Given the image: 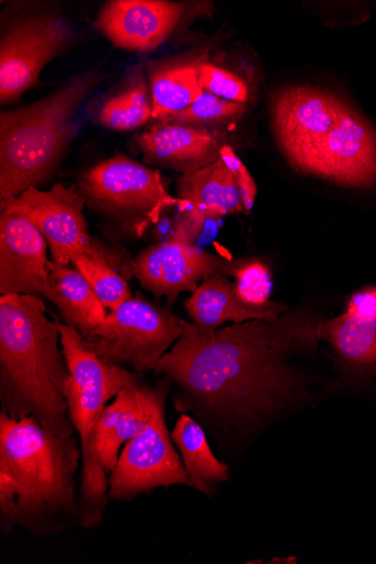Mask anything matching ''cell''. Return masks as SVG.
I'll use <instances>...</instances> for the list:
<instances>
[{"mask_svg": "<svg viewBox=\"0 0 376 564\" xmlns=\"http://www.w3.org/2000/svg\"><path fill=\"white\" fill-rule=\"evenodd\" d=\"M72 264L86 279L106 310L114 311L133 297L127 281L100 250L90 254L77 253L72 259Z\"/></svg>", "mask_w": 376, "mask_h": 564, "instance_id": "obj_22", "label": "cell"}, {"mask_svg": "<svg viewBox=\"0 0 376 564\" xmlns=\"http://www.w3.org/2000/svg\"><path fill=\"white\" fill-rule=\"evenodd\" d=\"M172 438L196 490L210 495L217 485L228 480V467L212 453L203 429L189 415L180 417Z\"/></svg>", "mask_w": 376, "mask_h": 564, "instance_id": "obj_20", "label": "cell"}, {"mask_svg": "<svg viewBox=\"0 0 376 564\" xmlns=\"http://www.w3.org/2000/svg\"><path fill=\"white\" fill-rule=\"evenodd\" d=\"M185 325L165 307L131 297L107 314L99 333L84 339L104 360L146 373L181 338Z\"/></svg>", "mask_w": 376, "mask_h": 564, "instance_id": "obj_6", "label": "cell"}, {"mask_svg": "<svg viewBox=\"0 0 376 564\" xmlns=\"http://www.w3.org/2000/svg\"><path fill=\"white\" fill-rule=\"evenodd\" d=\"M245 111V105L227 100L207 91L186 110L168 118L165 123L190 124L217 122L240 117Z\"/></svg>", "mask_w": 376, "mask_h": 564, "instance_id": "obj_24", "label": "cell"}, {"mask_svg": "<svg viewBox=\"0 0 376 564\" xmlns=\"http://www.w3.org/2000/svg\"><path fill=\"white\" fill-rule=\"evenodd\" d=\"M80 188L86 202L127 223L138 235L180 203L168 192L158 171L127 158L94 166L83 176Z\"/></svg>", "mask_w": 376, "mask_h": 564, "instance_id": "obj_7", "label": "cell"}, {"mask_svg": "<svg viewBox=\"0 0 376 564\" xmlns=\"http://www.w3.org/2000/svg\"><path fill=\"white\" fill-rule=\"evenodd\" d=\"M234 278L236 279L235 292L243 302L255 306H264L272 302L271 272L265 264L258 261L241 262Z\"/></svg>", "mask_w": 376, "mask_h": 564, "instance_id": "obj_25", "label": "cell"}, {"mask_svg": "<svg viewBox=\"0 0 376 564\" xmlns=\"http://www.w3.org/2000/svg\"><path fill=\"white\" fill-rule=\"evenodd\" d=\"M178 192L185 218L174 236L191 242L205 220L246 213L236 177L222 158L182 176Z\"/></svg>", "mask_w": 376, "mask_h": 564, "instance_id": "obj_15", "label": "cell"}, {"mask_svg": "<svg viewBox=\"0 0 376 564\" xmlns=\"http://www.w3.org/2000/svg\"><path fill=\"white\" fill-rule=\"evenodd\" d=\"M197 72L198 83L204 91L240 105L247 102L248 88L235 74L210 64L197 65Z\"/></svg>", "mask_w": 376, "mask_h": 564, "instance_id": "obj_26", "label": "cell"}, {"mask_svg": "<svg viewBox=\"0 0 376 564\" xmlns=\"http://www.w3.org/2000/svg\"><path fill=\"white\" fill-rule=\"evenodd\" d=\"M58 322L37 295L0 297V400L14 420L35 419L62 437H74L67 389L71 373L60 346Z\"/></svg>", "mask_w": 376, "mask_h": 564, "instance_id": "obj_3", "label": "cell"}, {"mask_svg": "<svg viewBox=\"0 0 376 564\" xmlns=\"http://www.w3.org/2000/svg\"><path fill=\"white\" fill-rule=\"evenodd\" d=\"M82 448L35 419L0 415V518L35 534L61 532L78 519L76 475Z\"/></svg>", "mask_w": 376, "mask_h": 564, "instance_id": "obj_2", "label": "cell"}, {"mask_svg": "<svg viewBox=\"0 0 376 564\" xmlns=\"http://www.w3.org/2000/svg\"><path fill=\"white\" fill-rule=\"evenodd\" d=\"M49 280L53 291L50 301L58 307L66 324L85 339L99 333L106 322V307L86 279L77 270L49 261Z\"/></svg>", "mask_w": 376, "mask_h": 564, "instance_id": "obj_19", "label": "cell"}, {"mask_svg": "<svg viewBox=\"0 0 376 564\" xmlns=\"http://www.w3.org/2000/svg\"><path fill=\"white\" fill-rule=\"evenodd\" d=\"M105 75L89 70L32 105L0 115V199L37 187L73 140L74 117Z\"/></svg>", "mask_w": 376, "mask_h": 564, "instance_id": "obj_4", "label": "cell"}, {"mask_svg": "<svg viewBox=\"0 0 376 564\" xmlns=\"http://www.w3.org/2000/svg\"><path fill=\"white\" fill-rule=\"evenodd\" d=\"M185 307L194 325L217 330L229 322L275 321L290 306L273 301L264 306L247 304L237 296L234 283L226 275L216 274L202 281L187 299Z\"/></svg>", "mask_w": 376, "mask_h": 564, "instance_id": "obj_17", "label": "cell"}, {"mask_svg": "<svg viewBox=\"0 0 376 564\" xmlns=\"http://www.w3.org/2000/svg\"><path fill=\"white\" fill-rule=\"evenodd\" d=\"M150 162L193 173L216 162L221 148L210 133L180 124L158 126L139 139Z\"/></svg>", "mask_w": 376, "mask_h": 564, "instance_id": "obj_18", "label": "cell"}, {"mask_svg": "<svg viewBox=\"0 0 376 564\" xmlns=\"http://www.w3.org/2000/svg\"><path fill=\"white\" fill-rule=\"evenodd\" d=\"M319 338L331 347L342 377L376 384V286L354 293L343 314L322 321Z\"/></svg>", "mask_w": 376, "mask_h": 564, "instance_id": "obj_12", "label": "cell"}, {"mask_svg": "<svg viewBox=\"0 0 376 564\" xmlns=\"http://www.w3.org/2000/svg\"><path fill=\"white\" fill-rule=\"evenodd\" d=\"M152 118L166 120L190 108L203 94L195 65L159 68L150 76Z\"/></svg>", "mask_w": 376, "mask_h": 564, "instance_id": "obj_21", "label": "cell"}, {"mask_svg": "<svg viewBox=\"0 0 376 564\" xmlns=\"http://www.w3.org/2000/svg\"><path fill=\"white\" fill-rule=\"evenodd\" d=\"M240 263L217 258L191 241L173 236L168 241L146 249L133 263L140 284L157 297L174 304L183 292H194L198 282L224 274L234 276Z\"/></svg>", "mask_w": 376, "mask_h": 564, "instance_id": "obj_11", "label": "cell"}, {"mask_svg": "<svg viewBox=\"0 0 376 564\" xmlns=\"http://www.w3.org/2000/svg\"><path fill=\"white\" fill-rule=\"evenodd\" d=\"M346 102L332 93L297 86L276 95L273 123L283 152L311 143L337 124Z\"/></svg>", "mask_w": 376, "mask_h": 564, "instance_id": "obj_16", "label": "cell"}, {"mask_svg": "<svg viewBox=\"0 0 376 564\" xmlns=\"http://www.w3.org/2000/svg\"><path fill=\"white\" fill-rule=\"evenodd\" d=\"M85 197L63 184L50 191L31 187L20 196L2 202V210L29 219L42 234L52 262L68 267L75 254L99 251L89 236L84 216Z\"/></svg>", "mask_w": 376, "mask_h": 564, "instance_id": "obj_9", "label": "cell"}, {"mask_svg": "<svg viewBox=\"0 0 376 564\" xmlns=\"http://www.w3.org/2000/svg\"><path fill=\"white\" fill-rule=\"evenodd\" d=\"M219 156L226 162L235 175L245 204V210L249 213L254 207L257 195V187L253 176L232 147L223 145L219 151Z\"/></svg>", "mask_w": 376, "mask_h": 564, "instance_id": "obj_27", "label": "cell"}, {"mask_svg": "<svg viewBox=\"0 0 376 564\" xmlns=\"http://www.w3.org/2000/svg\"><path fill=\"white\" fill-rule=\"evenodd\" d=\"M47 242L25 217L2 210L0 216V293L44 296L49 301Z\"/></svg>", "mask_w": 376, "mask_h": 564, "instance_id": "obj_13", "label": "cell"}, {"mask_svg": "<svg viewBox=\"0 0 376 564\" xmlns=\"http://www.w3.org/2000/svg\"><path fill=\"white\" fill-rule=\"evenodd\" d=\"M171 389L165 378L154 387H147L148 421L119 456L109 479L112 500L129 501L160 487L191 486L166 426L165 404Z\"/></svg>", "mask_w": 376, "mask_h": 564, "instance_id": "obj_5", "label": "cell"}, {"mask_svg": "<svg viewBox=\"0 0 376 564\" xmlns=\"http://www.w3.org/2000/svg\"><path fill=\"white\" fill-rule=\"evenodd\" d=\"M324 319L305 300L275 321L217 330L186 322L153 372L171 382L179 410L225 427H251L308 399L311 382L300 365L316 351Z\"/></svg>", "mask_w": 376, "mask_h": 564, "instance_id": "obj_1", "label": "cell"}, {"mask_svg": "<svg viewBox=\"0 0 376 564\" xmlns=\"http://www.w3.org/2000/svg\"><path fill=\"white\" fill-rule=\"evenodd\" d=\"M284 155L298 171L339 185L376 183V132L348 106L330 133Z\"/></svg>", "mask_w": 376, "mask_h": 564, "instance_id": "obj_8", "label": "cell"}, {"mask_svg": "<svg viewBox=\"0 0 376 564\" xmlns=\"http://www.w3.org/2000/svg\"><path fill=\"white\" fill-rule=\"evenodd\" d=\"M73 39V30L61 17L39 15L17 24L0 43V100L19 98L35 86L42 69Z\"/></svg>", "mask_w": 376, "mask_h": 564, "instance_id": "obj_10", "label": "cell"}, {"mask_svg": "<svg viewBox=\"0 0 376 564\" xmlns=\"http://www.w3.org/2000/svg\"><path fill=\"white\" fill-rule=\"evenodd\" d=\"M152 118L147 85L139 77L127 89L107 99L99 115V122L117 131L135 130Z\"/></svg>", "mask_w": 376, "mask_h": 564, "instance_id": "obj_23", "label": "cell"}, {"mask_svg": "<svg viewBox=\"0 0 376 564\" xmlns=\"http://www.w3.org/2000/svg\"><path fill=\"white\" fill-rule=\"evenodd\" d=\"M182 14L181 4L164 0H115L96 25L116 46L147 53L165 42Z\"/></svg>", "mask_w": 376, "mask_h": 564, "instance_id": "obj_14", "label": "cell"}]
</instances>
